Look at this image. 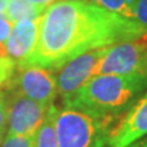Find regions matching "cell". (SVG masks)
Segmentation results:
<instances>
[{
  "label": "cell",
  "instance_id": "obj_1",
  "mask_svg": "<svg viewBox=\"0 0 147 147\" xmlns=\"http://www.w3.org/2000/svg\"><path fill=\"white\" fill-rule=\"evenodd\" d=\"M147 28L88 1H55L39 17L38 38L27 64L59 69L70 59L96 48L137 39Z\"/></svg>",
  "mask_w": 147,
  "mask_h": 147
},
{
  "label": "cell",
  "instance_id": "obj_2",
  "mask_svg": "<svg viewBox=\"0 0 147 147\" xmlns=\"http://www.w3.org/2000/svg\"><path fill=\"white\" fill-rule=\"evenodd\" d=\"M147 90L144 75H94L64 105L100 117H121Z\"/></svg>",
  "mask_w": 147,
  "mask_h": 147
},
{
  "label": "cell",
  "instance_id": "obj_3",
  "mask_svg": "<svg viewBox=\"0 0 147 147\" xmlns=\"http://www.w3.org/2000/svg\"><path fill=\"white\" fill-rule=\"evenodd\" d=\"M117 119L64 105L55 117L59 147H109L110 132Z\"/></svg>",
  "mask_w": 147,
  "mask_h": 147
},
{
  "label": "cell",
  "instance_id": "obj_4",
  "mask_svg": "<svg viewBox=\"0 0 147 147\" xmlns=\"http://www.w3.org/2000/svg\"><path fill=\"white\" fill-rule=\"evenodd\" d=\"M94 75L147 76V32L137 39L108 47Z\"/></svg>",
  "mask_w": 147,
  "mask_h": 147
},
{
  "label": "cell",
  "instance_id": "obj_5",
  "mask_svg": "<svg viewBox=\"0 0 147 147\" xmlns=\"http://www.w3.org/2000/svg\"><path fill=\"white\" fill-rule=\"evenodd\" d=\"M37 102L50 105L57 98L58 88L53 72L38 65H16L10 82L5 87Z\"/></svg>",
  "mask_w": 147,
  "mask_h": 147
},
{
  "label": "cell",
  "instance_id": "obj_6",
  "mask_svg": "<svg viewBox=\"0 0 147 147\" xmlns=\"http://www.w3.org/2000/svg\"><path fill=\"white\" fill-rule=\"evenodd\" d=\"M107 49L108 47L87 50L59 67L55 82L63 102L71 98L87 80L94 76L96 67L104 57Z\"/></svg>",
  "mask_w": 147,
  "mask_h": 147
},
{
  "label": "cell",
  "instance_id": "obj_7",
  "mask_svg": "<svg viewBox=\"0 0 147 147\" xmlns=\"http://www.w3.org/2000/svg\"><path fill=\"white\" fill-rule=\"evenodd\" d=\"M49 109V105L11 92L6 99V134L34 135Z\"/></svg>",
  "mask_w": 147,
  "mask_h": 147
},
{
  "label": "cell",
  "instance_id": "obj_8",
  "mask_svg": "<svg viewBox=\"0 0 147 147\" xmlns=\"http://www.w3.org/2000/svg\"><path fill=\"white\" fill-rule=\"evenodd\" d=\"M147 135V90L113 127L109 147H126Z\"/></svg>",
  "mask_w": 147,
  "mask_h": 147
},
{
  "label": "cell",
  "instance_id": "obj_9",
  "mask_svg": "<svg viewBox=\"0 0 147 147\" xmlns=\"http://www.w3.org/2000/svg\"><path fill=\"white\" fill-rule=\"evenodd\" d=\"M39 17L15 22L6 39L7 57L16 65H25L32 55L38 38Z\"/></svg>",
  "mask_w": 147,
  "mask_h": 147
},
{
  "label": "cell",
  "instance_id": "obj_10",
  "mask_svg": "<svg viewBox=\"0 0 147 147\" xmlns=\"http://www.w3.org/2000/svg\"><path fill=\"white\" fill-rule=\"evenodd\" d=\"M58 109L54 104L49 105V109L44 117L43 123L34 134L36 147H59L57 130H55V117Z\"/></svg>",
  "mask_w": 147,
  "mask_h": 147
},
{
  "label": "cell",
  "instance_id": "obj_11",
  "mask_svg": "<svg viewBox=\"0 0 147 147\" xmlns=\"http://www.w3.org/2000/svg\"><path fill=\"white\" fill-rule=\"evenodd\" d=\"M44 10L45 9L36 6L27 0H7L5 15L12 24H15L18 21L38 18Z\"/></svg>",
  "mask_w": 147,
  "mask_h": 147
},
{
  "label": "cell",
  "instance_id": "obj_12",
  "mask_svg": "<svg viewBox=\"0 0 147 147\" xmlns=\"http://www.w3.org/2000/svg\"><path fill=\"white\" fill-rule=\"evenodd\" d=\"M88 3H93L96 5L102 6L109 11L117 12L119 15L127 17L132 0H88Z\"/></svg>",
  "mask_w": 147,
  "mask_h": 147
},
{
  "label": "cell",
  "instance_id": "obj_13",
  "mask_svg": "<svg viewBox=\"0 0 147 147\" xmlns=\"http://www.w3.org/2000/svg\"><path fill=\"white\" fill-rule=\"evenodd\" d=\"M127 17L147 28V0H132Z\"/></svg>",
  "mask_w": 147,
  "mask_h": 147
},
{
  "label": "cell",
  "instance_id": "obj_14",
  "mask_svg": "<svg viewBox=\"0 0 147 147\" xmlns=\"http://www.w3.org/2000/svg\"><path fill=\"white\" fill-rule=\"evenodd\" d=\"M0 147H36L34 135H10L6 134Z\"/></svg>",
  "mask_w": 147,
  "mask_h": 147
},
{
  "label": "cell",
  "instance_id": "obj_15",
  "mask_svg": "<svg viewBox=\"0 0 147 147\" xmlns=\"http://www.w3.org/2000/svg\"><path fill=\"white\" fill-rule=\"evenodd\" d=\"M16 67V63L9 57L0 58V87H6Z\"/></svg>",
  "mask_w": 147,
  "mask_h": 147
},
{
  "label": "cell",
  "instance_id": "obj_16",
  "mask_svg": "<svg viewBox=\"0 0 147 147\" xmlns=\"http://www.w3.org/2000/svg\"><path fill=\"white\" fill-rule=\"evenodd\" d=\"M12 28V22L6 17L5 13L0 15V58H6V39Z\"/></svg>",
  "mask_w": 147,
  "mask_h": 147
},
{
  "label": "cell",
  "instance_id": "obj_17",
  "mask_svg": "<svg viewBox=\"0 0 147 147\" xmlns=\"http://www.w3.org/2000/svg\"><path fill=\"white\" fill-rule=\"evenodd\" d=\"M6 118H7L6 99L4 97V98H0V129L6 127Z\"/></svg>",
  "mask_w": 147,
  "mask_h": 147
},
{
  "label": "cell",
  "instance_id": "obj_18",
  "mask_svg": "<svg viewBox=\"0 0 147 147\" xmlns=\"http://www.w3.org/2000/svg\"><path fill=\"white\" fill-rule=\"evenodd\" d=\"M31 4H33L36 6H39L42 9H47L49 5H52L53 3H55V0H27Z\"/></svg>",
  "mask_w": 147,
  "mask_h": 147
},
{
  "label": "cell",
  "instance_id": "obj_19",
  "mask_svg": "<svg viewBox=\"0 0 147 147\" xmlns=\"http://www.w3.org/2000/svg\"><path fill=\"white\" fill-rule=\"evenodd\" d=\"M126 147H147V135L141 137L139 140H136L135 142H132V144H130Z\"/></svg>",
  "mask_w": 147,
  "mask_h": 147
},
{
  "label": "cell",
  "instance_id": "obj_20",
  "mask_svg": "<svg viewBox=\"0 0 147 147\" xmlns=\"http://www.w3.org/2000/svg\"><path fill=\"white\" fill-rule=\"evenodd\" d=\"M6 6H7V0H0V15L5 13Z\"/></svg>",
  "mask_w": 147,
  "mask_h": 147
},
{
  "label": "cell",
  "instance_id": "obj_21",
  "mask_svg": "<svg viewBox=\"0 0 147 147\" xmlns=\"http://www.w3.org/2000/svg\"><path fill=\"white\" fill-rule=\"evenodd\" d=\"M5 135H6V127L0 129V145H1V142L4 140V137H5Z\"/></svg>",
  "mask_w": 147,
  "mask_h": 147
},
{
  "label": "cell",
  "instance_id": "obj_22",
  "mask_svg": "<svg viewBox=\"0 0 147 147\" xmlns=\"http://www.w3.org/2000/svg\"><path fill=\"white\" fill-rule=\"evenodd\" d=\"M4 97H5V96H4V93H3L1 91H0V98H4Z\"/></svg>",
  "mask_w": 147,
  "mask_h": 147
},
{
  "label": "cell",
  "instance_id": "obj_23",
  "mask_svg": "<svg viewBox=\"0 0 147 147\" xmlns=\"http://www.w3.org/2000/svg\"><path fill=\"white\" fill-rule=\"evenodd\" d=\"M70 1H75V0H70ZM80 1H85V0H80ZM87 1H88V0H87Z\"/></svg>",
  "mask_w": 147,
  "mask_h": 147
}]
</instances>
